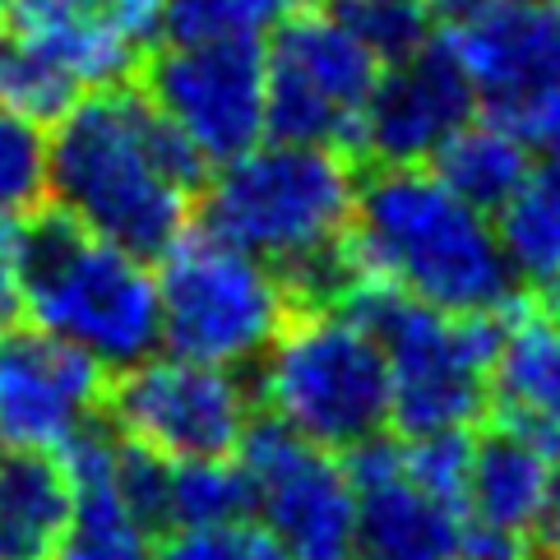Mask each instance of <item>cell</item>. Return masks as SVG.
Returning a JSON list of instances; mask_svg holds the SVG:
<instances>
[{
	"label": "cell",
	"instance_id": "d6986e66",
	"mask_svg": "<svg viewBox=\"0 0 560 560\" xmlns=\"http://www.w3.org/2000/svg\"><path fill=\"white\" fill-rule=\"evenodd\" d=\"M5 24L66 79L74 93L126 84V74L139 66V47L107 28L89 24L66 0H5Z\"/></svg>",
	"mask_w": 560,
	"mask_h": 560
},
{
	"label": "cell",
	"instance_id": "3957f363",
	"mask_svg": "<svg viewBox=\"0 0 560 560\" xmlns=\"http://www.w3.org/2000/svg\"><path fill=\"white\" fill-rule=\"evenodd\" d=\"M348 250L366 278L445 315H495L518 302L491 218L464 205L427 163L362 172Z\"/></svg>",
	"mask_w": 560,
	"mask_h": 560
},
{
	"label": "cell",
	"instance_id": "603a6c76",
	"mask_svg": "<svg viewBox=\"0 0 560 560\" xmlns=\"http://www.w3.org/2000/svg\"><path fill=\"white\" fill-rule=\"evenodd\" d=\"M250 510L246 472L228 458H167L163 464V495H158V524L195 528L223 524Z\"/></svg>",
	"mask_w": 560,
	"mask_h": 560
},
{
	"label": "cell",
	"instance_id": "d4e9b609",
	"mask_svg": "<svg viewBox=\"0 0 560 560\" xmlns=\"http://www.w3.org/2000/svg\"><path fill=\"white\" fill-rule=\"evenodd\" d=\"M325 10L362 43L380 66H394L431 43L427 0H325Z\"/></svg>",
	"mask_w": 560,
	"mask_h": 560
},
{
	"label": "cell",
	"instance_id": "4316f807",
	"mask_svg": "<svg viewBox=\"0 0 560 560\" xmlns=\"http://www.w3.org/2000/svg\"><path fill=\"white\" fill-rule=\"evenodd\" d=\"M74 97L79 93L66 84V79L56 74L5 19H0V107L24 112L33 121L47 126L74 103Z\"/></svg>",
	"mask_w": 560,
	"mask_h": 560
},
{
	"label": "cell",
	"instance_id": "7a4b0ae2",
	"mask_svg": "<svg viewBox=\"0 0 560 560\" xmlns=\"http://www.w3.org/2000/svg\"><path fill=\"white\" fill-rule=\"evenodd\" d=\"M352 199L357 163L348 153L273 139L209 176L195 228L259 259L292 311H319L362 278L348 250Z\"/></svg>",
	"mask_w": 560,
	"mask_h": 560
},
{
	"label": "cell",
	"instance_id": "52a82bcc",
	"mask_svg": "<svg viewBox=\"0 0 560 560\" xmlns=\"http://www.w3.org/2000/svg\"><path fill=\"white\" fill-rule=\"evenodd\" d=\"M158 319L163 343L176 357L213 366H242L288 325L292 302L283 283L228 242H218L205 228H186L158 255Z\"/></svg>",
	"mask_w": 560,
	"mask_h": 560
},
{
	"label": "cell",
	"instance_id": "277c9868",
	"mask_svg": "<svg viewBox=\"0 0 560 560\" xmlns=\"http://www.w3.org/2000/svg\"><path fill=\"white\" fill-rule=\"evenodd\" d=\"M33 329L84 352L97 371L121 375L163 348L158 273L149 259L79 228L61 209L24 228V296Z\"/></svg>",
	"mask_w": 560,
	"mask_h": 560
},
{
	"label": "cell",
	"instance_id": "7402d4cb",
	"mask_svg": "<svg viewBox=\"0 0 560 560\" xmlns=\"http://www.w3.org/2000/svg\"><path fill=\"white\" fill-rule=\"evenodd\" d=\"M495 213V236L514 278L528 283L533 296L547 292L560 273V153H542V163L528 167L518 190Z\"/></svg>",
	"mask_w": 560,
	"mask_h": 560
},
{
	"label": "cell",
	"instance_id": "ba28073f",
	"mask_svg": "<svg viewBox=\"0 0 560 560\" xmlns=\"http://www.w3.org/2000/svg\"><path fill=\"white\" fill-rule=\"evenodd\" d=\"M380 70L385 66L329 10L306 5L288 14L265 47V135L348 153L357 163Z\"/></svg>",
	"mask_w": 560,
	"mask_h": 560
},
{
	"label": "cell",
	"instance_id": "ffe728a7",
	"mask_svg": "<svg viewBox=\"0 0 560 560\" xmlns=\"http://www.w3.org/2000/svg\"><path fill=\"white\" fill-rule=\"evenodd\" d=\"M70 518V477L56 454L0 450V560H51Z\"/></svg>",
	"mask_w": 560,
	"mask_h": 560
},
{
	"label": "cell",
	"instance_id": "f1b7e54d",
	"mask_svg": "<svg viewBox=\"0 0 560 560\" xmlns=\"http://www.w3.org/2000/svg\"><path fill=\"white\" fill-rule=\"evenodd\" d=\"M74 14H84L89 24L126 37L130 47L149 51L163 28V0H66Z\"/></svg>",
	"mask_w": 560,
	"mask_h": 560
},
{
	"label": "cell",
	"instance_id": "1f68e13d",
	"mask_svg": "<svg viewBox=\"0 0 560 560\" xmlns=\"http://www.w3.org/2000/svg\"><path fill=\"white\" fill-rule=\"evenodd\" d=\"M528 533L537 537V551H542V560H560V454L551 458V472H547V487H542V505H537Z\"/></svg>",
	"mask_w": 560,
	"mask_h": 560
},
{
	"label": "cell",
	"instance_id": "ac0fdd59",
	"mask_svg": "<svg viewBox=\"0 0 560 560\" xmlns=\"http://www.w3.org/2000/svg\"><path fill=\"white\" fill-rule=\"evenodd\" d=\"M551 450L528 431L500 422L482 440H468L464 472V514L487 542H514L533 528L551 472Z\"/></svg>",
	"mask_w": 560,
	"mask_h": 560
},
{
	"label": "cell",
	"instance_id": "5bb4252c",
	"mask_svg": "<svg viewBox=\"0 0 560 560\" xmlns=\"http://www.w3.org/2000/svg\"><path fill=\"white\" fill-rule=\"evenodd\" d=\"M472 116L477 89L445 37H431L412 56L380 70L357 139V167H422Z\"/></svg>",
	"mask_w": 560,
	"mask_h": 560
},
{
	"label": "cell",
	"instance_id": "e575fe53",
	"mask_svg": "<svg viewBox=\"0 0 560 560\" xmlns=\"http://www.w3.org/2000/svg\"><path fill=\"white\" fill-rule=\"evenodd\" d=\"M533 302H542V306H551V311H560V273H556V283L547 288V292H537Z\"/></svg>",
	"mask_w": 560,
	"mask_h": 560
},
{
	"label": "cell",
	"instance_id": "9a60e30c",
	"mask_svg": "<svg viewBox=\"0 0 560 560\" xmlns=\"http://www.w3.org/2000/svg\"><path fill=\"white\" fill-rule=\"evenodd\" d=\"M487 107L560 84V0H495L445 33Z\"/></svg>",
	"mask_w": 560,
	"mask_h": 560
},
{
	"label": "cell",
	"instance_id": "836d02e7",
	"mask_svg": "<svg viewBox=\"0 0 560 560\" xmlns=\"http://www.w3.org/2000/svg\"><path fill=\"white\" fill-rule=\"evenodd\" d=\"M454 560H524V556L514 551V542H487V537H482V542H477V547H464Z\"/></svg>",
	"mask_w": 560,
	"mask_h": 560
},
{
	"label": "cell",
	"instance_id": "8992f818",
	"mask_svg": "<svg viewBox=\"0 0 560 560\" xmlns=\"http://www.w3.org/2000/svg\"><path fill=\"white\" fill-rule=\"evenodd\" d=\"M259 398L319 450H357L389 422V366L375 338L352 315L319 306L292 311L265 348Z\"/></svg>",
	"mask_w": 560,
	"mask_h": 560
},
{
	"label": "cell",
	"instance_id": "44dd1931",
	"mask_svg": "<svg viewBox=\"0 0 560 560\" xmlns=\"http://www.w3.org/2000/svg\"><path fill=\"white\" fill-rule=\"evenodd\" d=\"M533 167V149L495 116H472L431 153V172L477 213H495Z\"/></svg>",
	"mask_w": 560,
	"mask_h": 560
},
{
	"label": "cell",
	"instance_id": "30bf717a",
	"mask_svg": "<svg viewBox=\"0 0 560 560\" xmlns=\"http://www.w3.org/2000/svg\"><path fill=\"white\" fill-rule=\"evenodd\" d=\"M103 404H112L126 440L163 458H228L250 427L242 375L176 352L126 366Z\"/></svg>",
	"mask_w": 560,
	"mask_h": 560
},
{
	"label": "cell",
	"instance_id": "9c48e42d",
	"mask_svg": "<svg viewBox=\"0 0 560 560\" xmlns=\"http://www.w3.org/2000/svg\"><path fill=\"white\" fill-rule=\"evenodd\" d=\"M250 510L288 560H352L357 491L334 450H319L283 422H250L242 435Z\"/></svg>",
	"mask_w": 560,
	"mask_h": 560
},
{
	"label": "cell",
	"instance_id": "4fadbf2b",
	"mask_svg": "<svg viewBox=\"0 0 560 560\" xmlns=\"http://www.w3.org/2000/svg\"><path fill=\"white\" fill-rule=\"evenodd\" d=\"M352 560H454L468 542L464 495L427 482L404 445L366 440L352 450Z\"/></svg>",
	"mask_w": 560,
	"mask_h": 560
},
{
	"label": "cell",
	"instance_id": "2e32d148",
	"mask_svg": "<svg viewBox=\"0 0 560 560\" xmlns=\"http://www.w3.org/2000/svg\"><path fill=\"white\" fill-rule=\"evenodd\" d=\"M70 518L51 560H153L158 528L121 487V440L103 427L79 431L61 450Z\"/></svg>",
	"mask_w": 560,
	"mask_h": 560
},
{
	"label": "cell",
	"instance_id": "83f0119b",
	"mask_svg": "<svg viewBox=\"0 0 560 560\" xmlns=\"http://www.w3.org/2000/svg\"><path fill=\"white\" fill-rule=\"evenodd\" d=\"M153 560H288L273 537L250 518H223V524L172 528Z\"/></svg>",
	"mask_w": 560,
	"mask_h": 560
},
{
	"label": "cell",
	"instance_id": "cb8c5ba5",
	"mask_svg": "<svg viewBox=\"0 0 560 560\" xmlns=\"http://www.w3.org/2000/svg\"><path fill=\"white\" fill-rule=\"evenodd\" d=\"M306 5H319V0H163L158 43L190 47L218 43V37H265Z\"/></svg>",
	"mask_w": 560,
	"mask_h": 560
},
{
	"label": "cell",
	"instance_id": "484cf974",
	"mask_svg": "<svg viewBox=\"0 0 560 560\" xmlns=\"http://www.w3.org/2000/svg\"><path fill=\"white\" fill-rule=\"evenodd\" d=\"M47 199V126L0 107V213L33 218Z\"/></svg>",
	"mask_w": 560,
	"mask_h": 560
},
{
	"label": "cell",
	"instance_id": "6da1fadb",
	"mask_svg": "<svg viewBox=\"0 0 560 560\" xmlns=\"http://www.w3.org/2000/svg\"><path fill=\"white\" fill-rule=\"evenodd\" d=\"M209 163L144 89H93L47 135V195L93 236L158 259L190 223Z\"/></svg>",
	"mask_w": 560,
	"mask_h": 560
},
{
	"label": "cell",
	"instance_id": "d6a6232c",
	"mask_svg": "<svg viewBox=\"0 0 560 560\" xmlns=\"http://www.w3.org/2000/svg\"><path fill=\"white\" fill-rule=\"evenodd\" d=\"M487 5H495V0H427V10L450 19V24H458V19H468L477 10H487Z\"/></svg>",
	"mask_w": 560,
	"mask_h": 560
},
{
	"label": "cell",
	"instance_id": "7c38bea8",
	"mask_svg": "<svg viewBox=\"0 0 560 560\" xmlns=\"http://www.w3.org/2000/svg\"><path fill=\"white\" fill-rule=\"evenodd\" d=\"M107 371L33 325H0V450L61 454L93 427Z\"/></svg>",
	"mask_w": 560,
	"mask_h": 560
},
{
	"label": "cell",
	"instance_id": "4dcf8cb0",
	"mask_svg": "<svg viewBox=\"0 0 560 560\" xmlns=\"http://www.w3.org/2000/svg\"><path fill=\"white\" fill-rule=\"evenodd\" d=\"M24 228L28 218L0 213V325L19 315V296H24Z\"/></svg>",
	"mask_w": 560,
	"mask_h": 560
},
{
	"label": "cell",
	"instance_id": "8fae6325",
	"mask_svg": "<svg viewBox=\"0 0 560 560\" xmlns=\"http://www.w3.org/2000/svg\"><path fill=\"white\" fill-rule=\"evenodd\" d=\"M144 93L209 167H223L265 139V37L163 47Z\"/></svg>",
	"mask_w": 560,
	"mask_h": 560
},
{
	"label": "cell",
	"instance_id": "e0dca14e",
	"mask_svg": "<svg viewBox=\"0 0 560 560\" xmlns=\"http://www.w3.org/2000/svg\"><path fill=\"white\" fill-rule=\"evenodd\" d=\"M491 398L500 404V422L560 454V311L533 296H518L505 311V334L491 362Z\"/></svg>",
	"mask_w": 560,
	"mask_h": 560
},
{
	"label": "cell",
	"instance_id": "5b68a950",
	"mask_svg": "<svg viewBox=\"0 0 560 560\" xmlns=\"http://www.w3.org/2000/svg\"><path fill=\"white\" fill-rule=\"evenodd\" d=\"M334 311L352 315L385 352L389 422L404 431V440L468 431L482 422L505 311L445 315L366 273L338 296Z\"/></svg>",
	"mask_w": 560,
	"mask_h": 560
},
{
	"label": "cell",
	"instance_id": "f546056e",
	"mask_svg": "<svg viewBox=\"0 0 560 560\" xmlns=\"http://www.w3.org/2000/svg\"><path fill=\"white\" fill-rule=\"evenodd\" d=\"M487 116H495L500 126H510L528 149L560 153V84L537 89L528 97H514V103L487 107Z\"/></svg>",
	"mask_w": 560,
	"mask_h": 560
}]
</instances>
